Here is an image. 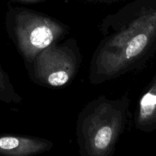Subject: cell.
<instances>
[{"label": "cell", "instance_id": "1", "mask_svg": "<svg viewBox=\"0 0 156 156\" xmlns=\"http://www.w3.org/2000/svg\"><path fill=\"white\" fill-rule=\"evenodd\" d=\"M102 38L89 65L98 85L143 69L156 53V0H135L99 24Z\"/></svg>", "mask_w": 156, "mask_h": 156}, {"label": "cell", "instance_id": "2", "mask_svg": "<svg viewBox=\"0 0 156 156\" xmlns=\"http://www.w3.org/2000/svg\"><path fill=\"white\" fill-rule=\"evenodd\" d=\"M128 93L115 99L99 95L85 105L76 121L80 156H113L131 114Z\"/></svg>", "mask_w": 156, "mask_h": 156}, {"label": "cell", "instance_id": "3", "mask_svg": "<svg viewBox=\"0 0 156 156\" xmlns=\"http://www.w3.org/2000/svg\"><path fill=\"white\" fill-rule=\"evenodd\" d=\"M5 28L25 65L69 32L66 24L42 12L22 7H10L5 15Z\"/></svg>", "mask_w": 156, "mask_h": 156}, {"label": "cell", "instance_id": "4", "mask_svg": "<svg viewBox=\"0 0 156 156\" xmlns=\"http://www.w3.org/2000/svg\"><path fill=\"white\" fill-rule=\"evenodd\" d=\"M82 61L78 41L69 38L43 50L31 63L25 66L30 79L35 83L49 88H59L73 82Z\"/></svg>", "mask_w": 156, "mask_h": 156}, {"label": "cell", "instance_id": "5", "mask_svg": "<svg viewBox=\"0 0 156 156\" xmlns=\"http://www.w3.org/2000/svg\"><path fill=\"white\" fill-rule=\"evenodd\" d=\"M50 140L31 136L0 135V156H35L53 147Z\"/></svg>", "mask_w": 156, "mask_h": 156}, {"label": "cell", "instance_id": "6", "mask_svg": "<svg viewBox=\"0 0 156 156\" xmlns=\"http://www.w3.org/2000/svg\"><path fill=\"white\" fill-rule=\"evenodd\" d=\"M135 127L143 133L156 130V72L138 101L134 118Z\"/></svg>", "mask_w": 156, "mask_h": 156}, {"label": "cell", "instance_id": "7", "mask_svg": "<svg viewBox=\"0 0 156 156\" xmlns=\"http://www.w3.org/2000/svg\"><path fill=\"white\" fill-rule=\"evenodd\" d=\"M0 101L5 103H21L22 98L15 91L10 78L0 65Z\"/></svg>", "mask_w": 156, "mask_h": 156}, {"label": "cell", "instance_id": "8", "mask_svg": "<svg viewBox=\"0 0 156 156\" xmlns=\"http://www.w3.org/2000/svg\"><path fill=\"white\" fill-rule=\"evenodd\" d=\"M12 1L18 2L21 3H27V4H37V3L44 2L46 0H12Z\"/></svg>", "mask_w": 156, "mask_h": 156}]
</instances>
